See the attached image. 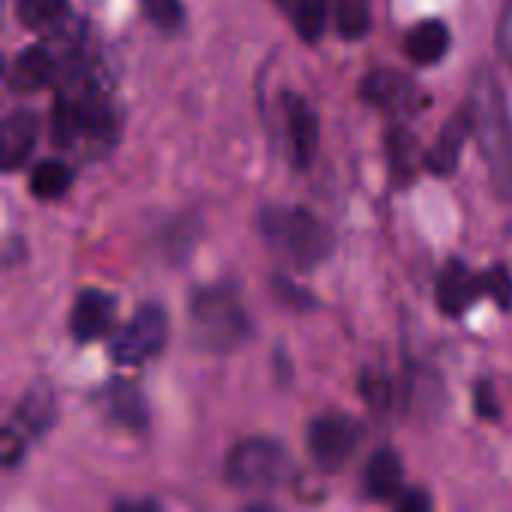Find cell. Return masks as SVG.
<instances>
[{
    "mask_svg": "<svg viewBox=\"0 0 512 512\" xmlns=\"http://www.w3.org/2000/svg\"><path fill=\"white\" fill-rule=\"evenodd\" d=\"M285 15H291L297 33L306 42H315L327 24V0H276Z\"/></svg>",
    "mask_w": 512,
    "mask_h": 512,
    "instance_id": "cell-18",
    "label": "cell"
},
{
    "mask_svg": "<svg viewBox=\"0 0 512 512\" xmlns=\"http://www.w3.org/2000/svg\"><path fill=\"white\" fill-rule=\"evenodd\" d=\"M168 342V315L162 306H141L111 339V360L120 366H138L156 357Z\"/></svg>",
    "mask_w": 512,
    "mask_h": 512,
    "instance_id": "cell-5",
    "label": "cell"
},
{
    "mask_svg": "<svg viewBox=\"0 0 512 512\" xmlns=\"http://www.w3.org/2000/svg\"><path fill=\"white\" fill-rule=\"evenodd\" d=\"M114 315H117V303L108 291H96V288H87L78 294L75 306H72V315H69V330L72 336L84 345V342H93V339H102L111 324H114Z\"/></svg>",
    "mask_w": 512,
    "mask_h": 512,
    "instance_id": "cell-7",
    "label": "cell"
},
{
    "mask_svg": "<svg viewBox=\"0 0 512 512\" xmlns=\"http://www.w3.org/2000/svg\"><path fill=\"white\" fill-rule=\"evenodd\" d=\"M18 21L30 30H54L69 18L66 0H15Z\"/></svg>",
    "mask_w": 512,
    "mask_h": 512,
    "instance_id": "cell-20",
    "label": "cell"
},
{
    "mask_svg": "<svg viewBox=\"0 0 512 512\" xmlns=\"http://www.w3.org/2000/svg\"><path fill=\"white\" fill-rule=\"evenodd\" d=\"M285 126L294 165L309 168L318 150V114L300 93H285Z\"/></svg>",
    "mask_w": 512,
    "mask_h": 512,
    "instance_id": "cell-8",
    "label": "cell"
},
{
    "mask_svg": "<svg viewBox=\"0 0 512 512\" xmlns=\"http://www.w3.org/2000/svg\"><path fill=\"white\" fill-rule=\"evenodd\" d=\"M360 390H363L366 405H369L375 414H387V411L393 408L396 393H393V384H390V378H387L384 372H372V369H366V372H363V378H360Z\"/></svg>",
    "mask_w": 512,
    "mask_h": 512,
    "instance_id": "cell-23",
    "label": "cell"
},
{
    "mask_svg": "<svg viewBox=\"0 0 512 512\" xmlns=\"http://www.w3.org/2000/svg\"><path fill=\"white\" fill-rule=\"evenodd\" d=\"M102 402H105L108 417H114L120 426H126L132 432L147 429V402H144V396L138 393L135 384H129V381H111L102 390Z\"/></svg>",
    "mask_w": 512,
    "mask_h": 512,
    "instance_id": "cell-14",
    "label": "cell"
},
{
    "mask_svg": "<svg viewBox=\"0 0 512 512\" xmlns=\"http://www.w3.org/2000/svg\"><path fill=\"white\" fill-rule=\"evenodd\" d=\"M264 243L297 270L324 264L333 252V231L303 207H264L258 213Z\"/></svg>",
    "mask_w": 512,
    "mask_h": 512,
    "instance_id": "cell-2",
    "label": "cell"
},
{
    "mask_svg": "<svg viewBox=\"0 0 512 512\" xmlns=\"http://www.w3.org/2000/svg\"><path fill=\"white\" fill-rule=\"evenodd\" d=\"M54 396L51 390H30L21 405H18V423L24 429H30L33 435H42L45 429H51L54 423Z\"/></svg>",
    "mask_w": 512,
    "mask_h": 512,
    "instance_id": "cell-21",
    "label": "cell"
},
{
    "mask_svg": "<svg viewBox=\"0 0 512 512\" xmlns=\"http://www.w3.org/2000/svg\"><path fill=\"white\" fill-rule=\"evenodd\" d=\"M417 96H420L417 87L402 72H393V69L372 72L363 81V99L384 111H411Z\"/></svg>",
    "mask_w": 512,
    "mask_h": 512,
    "instance_id": "cell-13",
    "label": "cell"
},
{
    "mask_svg": "<svg viewBox=\"0 0 512 512\" xmlns=\"http://www.w3.org/2000/svg\"><path fill=\"white\" fill-rule=\"evenodd\" d=\"M192 336L207 351H231L249 336V318L231 285H210L189 300Z\"/></svg>",
    "mask_w": 512,
    "mask_h": 512,
    "instance_id": "cell-3",
    "label": "cell"
},
{
    "mask_svg": "<svg viewBox=\"0 0 512 512\" xmlns=\"http://www.w3.org/2000/svg\"><path fill=\"white\" fill-rule=\"evenodd\" d=\"M387 150H390V171H393L396 183H399V186L411 183L414 174H417V162H420L417 138L396 126V129L387 135Z\"/></svg>",
    "mask_w": 512,
    "mask_h": 512,
    "instance_id": "cell-17",
    "label": "cell"
},
{
    "mask_svg": "<svg viewBox=\"0 0 512 512\" xmlns=\"http://www.w3.org/2000/svg\"><path fill=\"white\" fill-rule=\"evenodd\" d=\"M474 408H477V414H480L483 420H498V417H501V402H498V396H495L492 381H480V384L474 387Z\"/></svg>",
    "mask_w": 512,
    "mask_h": 512,
    "instance_id": "cell-26",
    "label": "cell"
},
{
    "mask_svg": "<svg viewBox=\"0 0 512 512\" xmlns=\"http://www.w3.org/2000/svg\"><path fill=\"white\" fill-rule=\"evenodd\" d=\"M480 279H483V291H486L489 297H495V303H498L501 309H510L512 306L510 270H507L504 264H495V267H489Z\"/></svg>",
    "mask_w": 512,
    "mask_h": 512,
    "instance_id": "cell-25",
    "label": "cell"
},
{
    "mask_svg": "<svg viewBox=\"0 0 512 512\" xmlns=\"http://www.w3.org/2000/svg\"><path fill=\"white\" fill-rule=\"evenodd\" d=\"M396 507L402 512H423L432 507V498L420 489H405L399 498H396Z\"/></svg>",
    "mask_w": 512,
    "mask_h": 512,
    "instance_id": "cell-28",
    "label": "cell"
},
{
    "mask_svg": "<svg viewBox=\"0 0 512 512\" xmlns=\"http://www.w3.org/2000/svg\"><path fill=\"white\" fill-rule=\"evenodd\" d=\"M360 438H363V429L348 414H321L306 429L309 456L321 471H342L357 453Z\"/></svg>",
    "mask_w": 512,
    "mask_h": 512,
    "instance_id": "cell-6",
    "label": "cell"
},
{
    "mask_svg": "<svg viewBox=\"0 0 512 512\" xmlns=\"http://www.w3.org/2000/svg\"><path fill=\"white\" fill-rule=\"evenodd\" d=\"M471 129H474V114H471V105H468V108H459L444 123L438 141L426 153V168L435 171L438 177H450L456 171V165H459V156H462V147H465Z\"/></svg>",
    "mask_w": 512,
    "mask_h": 512,
    "instance_id": "cell-10",
    "label": "cell"
},
{
    "mask_svg": "<svg viewBox=\"0 0 512 512\" xmlns=\"http://www.w3.org/2000/svg\"><path fill=\"white\" fill-rule=\"evenodd\" d=\"M498 51L504 63L512 69V0H504L501 6V21H498Z\"/></svg>",
    "mask_w": 512,
    "mask_h": 512,
    "instance_id": "cell-27",
    "label": "cell"
},
{
    "mask_svg": "<svg viewBox=\"0 0 512 512\" xmlns=\"http://www.w3.org/2000/svg\"><path fill=\"white\" fill-rule=\"evenodd\" d=\"M24 453V441H18L12 432H6V438H3V462L12 468L15 462H18V456Z\"/></svg>",
    "mask_w": 512,
    "mask_h": 512,
    "instance_id": "cell-30",
    "label": "cell"
},
{
    "mask_svg": "<svg viewBox=\"0 0 512 512\" xmlns=\"http://www.w3.org/2000/svg\"><path fill=\"white\" fill-rule=\"evenodd\" d=\"M480 294H483V279L474 276V273L468 270V264H462V261H450V264L444 267V273L438 276L435 297H438L441 312L450 315V318L465 315V312L477 303Z\"/></svg>",
    "mask_w": 512,
    "mask_h": 512,
    "instance_id": "cell-9",
    "label": "cell"
},
{
    "mask_svg": "<svg viewBox=\"0 0 512 512\" xmlns=\"http://www.w3.org/2000/svg\"><path fill=\"white\" fill-rule=\"evenodd\" d=\"M405 51L414 63L432 66L450 51V27L444 21H423L405 36Z\"/></svg>",
    "mask_w": 512,
    "mask_h": 512,
    "instance_id": "cell-16",
    "label": "cell"
},
{
    "mask_svg": "<svg viewBox=\"0 0 512 512\" xmlns=\"http://www.w3.org/2000/svg\"><path fill=\"white\" fill-rule=\"evenodd\" d=\"M225 471L237 489H270L288 477L291 459L282 444L270 438H252L231 450Z\"/></svg>",
    "mask_w": 512,
    "mask_h": 512,
    "instance_id": "cell-4",
    "label": "cell"
},
{
    "mask_svg": "<svg viewBox=\"0 0 512 512\" xmlns=\"http://www.w3.org/2000/svg\"><path fill=\"white\" fill-rule=\"evenodd\" d=\"M363 492L372 501H393L405 492V468L396 450H378L363 471Z\"/></svg>",
    "mask_w": 512,
    "mask_h": 512,
    "instance_id": "cell-12",
    "label": "cell"
},
{
    "mask_svg": "<svg viewBox=\"0 0 512 512\" xmlns=\"http://www.w3.org/2000/svg\"><path fill=\"white\" fill-rule=\"evenodd\" d=\"M141 9L144 15L162 27V30H180L183 21H186V9H183V0H141Z\"/></svg>",
    "mask_w": 512,
    "mask_h": 512,
    "instance_id": "cell-24",
    "label": "cell"
},
{
    "mask_svg": "<svg viewBox=\"0 0 512 512\" xmlns=\"http://www.w3.org/2000/svg\"><path fill=\"white\" fill-rule=\"evenodd\" d=\"M54 75V57L42 45L24 48L9 66V87L18 93H33L45 87Z\"/></svg>",
    "mask_w": 512,
    "mask_h": 512,
    "instance_id": "cell-15",
    "label": "cell"
},
{
    "mask_svg": "<svg viewBox=\"0 0 512 512\" xmlns=\"http://www.w3.org/2000/svg\"><path fill=\"white\" fill-rule=\"evenodd\" d=\"M69 186H72V171L60 159H45L30 174V192L42 201H54V198L66 195Z\"/></svg>",
    "mask_w": 512,
    "mask_h": 512,
    "instance_id": "cell-19",
    "label": "cell"
},
{
    "mask_svg": "<svg viewBox=\"0 0 512 512\" xmlns=\"http://www.w3.org/2000/svg\"><path fill=\"white\" fill-rule=\"evenodd\" d=\"M276 288H279L282 300L291 303V306H297V309H312V306H315V300H312L306 291H297L291 282H276Z\"/></svg>",
    "mask_w": 512,
    "mask_h": 512,
    "instance_id": "cell-29",
    "label": "cell"
},
{
    "mask_svg": "<svg viewBox=\"0 0 512 512\" xmlns=\"http://www.w3.org/2000/svg\"><path fill=\"white\" fill-rule=\"evenodd\" d=\"M471 114L474 132L480 138V153L489 165L492 186L501 201H512V120L507 96L492 69H480L471 84Z\"/></svg>",
    "mask_w": 512,
    "mask_h": 512,
    "instance_id": "cell-1",
    "label": "cell"
},
{
    "mask_svg": "<svg viewBox=\"0 0 512 512\" xmlns=\"http://www.w3.org/2000/svg\"><path fill=\"white\" fill-rule=\"evenodd\" d=\"M336 27L345 39H363L372 27L369 0H336Z\"/></svg>",
    "mask_w": 512,
    "mask_h": 512,
    "instance_id": "cell-22",
    "label": "cell"
},
{
    "mask_svg": "<svg viewBox=\"0 0 512 512\" xmlns=\"http://www.w3.org/2000/svg\"><path fill=\"white\" fill-rule=\"evenodd\" d=\"M39 138V117L27 108L12 111L0 126V159L3 171H15L24 165V159L33 153Z\"/></svg>",
    "mask_w": 512,
    "mask_h": 512,
    "instance_id": "cell-11",
    "label": "cell"
}]
</instances>
